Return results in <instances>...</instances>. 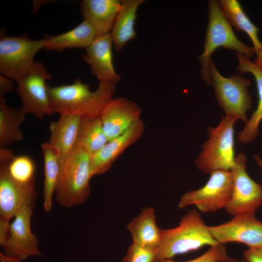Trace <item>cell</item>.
I'll return each mask as SVG.
<instances>
[{"instance_id":"cell-25","label":"cell","mask_w":262,"mask_h":262,"mask_svg":"<svg viewBox=\"0 0 262 262\" xmlns=\"http://www.w3.org/2000/svg\"><path fill=\"white\" fill-rule=\"evenodd\" d=\"M219 4L222 12L237 30L245 33L253 44L255 52L262 48V42L258 37L259 29L250 20L237 0H221Z\"/></svg>"},{"instance_id":"cell-17","label":"cell","mask_w":262,"mask_h":262,"mask_svg":"<svg viewBox=\"0 0 262 262\" xmlns=\"http://www.w3.org/2000/svg\"><path fill=\"white\" fill-rule=\"evenodd\" d=\"M121 5L118 0H83L81 8L84 20L99 35L110 33Z\"/></svg>"},{"instance_id":"cell-18","label":"cell","mask_w":262,"mask_h":262,"mask_svg":"<svg viewBox=\"0 0 262 262\" xmlns=\"http://www.w3.org/2000/svg\"><path fill=\"white\" fill-rule=\"evenodd\" d=\"M82 119L77 115L63 114L60 115L56 121L51 122L50 136L48 143L61 157L76 147Z\"/></svg>"},{"instance_id":"cell-22","label":"cell","mask_w":262,"mask_h":262,"mask_svg":"<svg viewBox=\"0 0 262 262\" xmlns=\"http://www.w3.org/2000/svg\"><path fill=\"white\" fill-rule=\"evenodd\" d=\"M98 36L94 27L84 20L72 29L46 37L45 49L62 51L69 48H87Z\"/></svg>"},{"instance_id":"cell-30","label":"cell","mask_w":262,"mask_h":262,"mask_svg":"<svg viewBox=\"0 0 262 262\" xmlns=\"http://www.w3.org/2000/svg\"><path fill=\"white\" fill-rule=\"evenodd\" d=\"M246 262H262V247L248 248L244 252Z\"/></svg>"},{"instance_id":"cell-26","label":"cell","mask_w":262,"mask_h":262,"mask_svg":"<svg viewBox=\"0 0 262 262\" xmlns=\"http://www.w3.org/2000/svg\"><path fill=\"white\" fill-rule=\"evenodd\" d=\"M108 142L99 118H82L76 147L82 148L93 156Z\"/></svg>"},{"instance_id":"cell-16","label":"cell","mask_w":262,"mask_h":262,"mask_svg":"<svg viewBox=\"0 0 262 262\" xmlns=\"http://www.w3.org/2000/svg\"><path fill=\"white\" fill-rule=\"evenodd\" d=\"M144 130V123L140 119L123 133L109 141L100 150L92 156V177L108 170L119 156L141 137Z\"/></svg>"},{"instance_id":"cell-32","label":"cell","mask_w":262,"mask_h":262,"mask_svg":"<svg viewBox=\"0 0 262 262\" xmlns=\"http://www.w3.org/2000/svg\"><path fill=\"white\" fill-rule=\"evenodd\" d=\"M10 220L0 218V246L8 239L10 234Z\"/></svg>"},{"instance_id":"cell-23","label":"cell","mask_w":262,"mask_h":262,"mask_svg":"<svg viewBox=\"0 0 262 262\" xmlns=\"http://www.w3.org/2000/svg\"><path fill=\"white\" fill-rule=\"evenodd\" d=\"M44 163L43 208L49 213L52 206V199L59 176L61 157L48 142L41 145Z\"/></svg>"},{"instance_id":"cell-8","label":"cell","mask_w":262,"mask_h":262,"mask_svg":"<svg viewBox=\"0 0 262 262\" xmlns=\"http://www.w3.org/2000/svg\"><path fill=\"white\" fill-rule=\"evenodd\" d=\"M15 156H0V218L10 221L25 209H33L37 197L35 180L21 183L9 175L7 164Z\"/></svg>"},{"instance_id":"cell-12","label":"cell","mask_w":262,"mask_h":262,"mask_svg":"<svg viewBox=\"0 0 262 262\" xmlns=\"http://www.w3.org/2000/svg\"><path fill=\"white\" fill-rule=\"evenodd\" d=\"M33 209L26 208L19 212L11 223L10 234L0 246L5 256L23 262L29 258L40 256L38 241L31 229Z\"/></svg>"},{"instance_id":"cell-9","label":"cell","mask_w":262,"mask_h":262,"mask_svg":"<svg viewBox=\"0 0 262 262\" xmlns=\"http://www.w3.org/2000/svg\"><path fill=\"white\" fill-rule=\"evenodd\" d=\"M233 180L230 171L219 170L210 173L202 187L185 193L178 207L182 209L195 205L202 213H213L226 208L231 197Z\"/></svg>"},{"instance_id":"cell-19","label":"cell","mask_w":262,"mask_h":262,"mask_svg":"<svg viewBox=\"0 0 262 262\" xmlns=\"http://www.w3.org/2000/svg\"><path fill=\"white\" fill-rule=\"evenodd\" d=\"M127 228L131 235L132 243L149 249L158 248L161 242L162 229L156 224L153 208L142 209Z\"/></svg>"},{"instance_id":"cell-21","label":"cell","mask_w":262,"mask_h":262,"mask_svg":"<svg viewBox=\"0 0 262 262\" xmlns=\"http://www.w3.org/2000/svg\"><path fill=\"white\" fill-rule=\"evenodd\" d=\"M143 0H122L118 13L110 33L116 51H120L126 44L136 36L135 23L136 12Z\"/></svg>"},{"instance_id":"cell-4","label":"cell","mask_w":262,"mask_h":262,"mask_svg":"<svg viewBox=\"0 0 262 262\" xmlns=\"http://www.w3.org/2000/svg\"><path fill=\"white\" fill-rule=\"evenodd\" d=\"M220 47L234 50L238 54L249 58L255 53L253 47L247 46L237 37L230 24L224 16L219 2L211 0L209 2V21L204 51L198 57L201 65L202 77L205 82L210 85H212L209 73L210 57Z\"/></svg>"},{"instance_id":"cell-5","label":"cell","mask_w":262,"mask_h":262,"mask_svg":"<svg viewBox=\"0 0 262 262\" xmlns=\"http://www.w3.org/2000/svg\"><path fill=\"white\" fill-rule=\"evenodd\" d=\"M237 119L222 117L215 128H208L209 139L196 160L198 169L203 173L222 170L230 171L235 164L234 125Z\"/></svg>"},{"instance_id":"cell-34","label":"cell","mask_w":262,"mask_h":262,"mask_svg":"<svg viewBox=\"0 0 262 262\" xmlns=\"http://www.w3.org/2000/svg\"><path fill=\"white\" fill-rule=\"evenodd\" d=\"M0 262H22L16 259L5 256L2 252L0 253Z\"/></svg>"},{"instance_id":"cell-13","label":"cell","mask_w":262,"mask_h":262,"mask_svg":"<svg viewBox=\"0 0 262 262\" xmlns=\"http://www.w3.org/2000/svg\"><path fill=\"white\" fill-rule=\"evenodd\" d=\"M213 238L219 244L237 242L249 248L262 247V221L255 214H245L233 216L229 221L209 227Z\"/></svg>"},{"instance_id":"cell-29","label":"cell","mask_w":262,"mask_h":262,"mask_svg":"<svg viewBox=\"0 0 262 262\" xmlns=\"http://www.w3.org/2000/svg\"><path fill=\"white\" fill-rule=\"evenodd\" d=\"M225 245L218 244L210 248L198 257L185 262H176L171 259L160 262H224L228 258Z\"/></svg>"},{"instance_id":"cell-15","label":"cell","mask_w":262,"mask_h":262,"mask_svg":"<svg viewBox=\"0 0 262 262\" xmlns=\"http://www.w3.org/2000/svg\"><path fill=\"white\" fill-rule=\"evenodd\" d=\"M113 40L110 33L98 35L86 48L82 58L90 66L91 73L99 81L116 83L120 80L113 62Z\"/></svg>"},{"instance_id":"cell-11","label":"cell","mask_w":262,"mask_h":262,"mask_svg":"<svg viewBox=\"0 0 262 262\" xmlns=\"http://www.w3.org/2000/svg\"><path fill=\"white\" fill-rule=\"evenodd\" d=\"M246 158L242 153L235 157V164L230 172L233 188L230 199L226 211L235 216L240 214H255L262 205V187L253 180L246 169Z\"/></svg>"},{"instance_id":"cell-31","label":"cell","mask_w":262,"mask_h":262,"mask_svg":"<svg viewBox=\"0 0 262 262\" xmlns=\"http://www.w3.org/2000/svg\"><path fill=\"white\" fill-rule=\"evenodd\" d=\"M13 80L3 75L0 76V98H4L6 92L12 91L15 88Z\"/></svg>"},{"instance_id":"cell-24","label":"cell","mask_w":262,"mask_h":262,"mask_svg":"<svg viewBox=\"0 0 262 262\" xmlns=\"http://www.w3.org/2000/svg\"><path fill=\"white\" fill-rule=\"evenodd\" d=\"M6 102L4 98H0V147H5L23 138L20 127L26 113L21 108L9 107Z\"/></svg>"},{"instance_id":"cell-36","label":"cell","mask_w":262,"mask_h":262,"mask_svg":"<svg viewBox=\"0 0 262 262\" xmlns=\"http://www.w3.org/2000/svg\"><path fill=\"white\" fill-rule=\"evenodd\" d=\"M224 262H246L244 259L241 260H238V259L228 257L227 259Z\"/></svg>"},{"instance_id":"cell-20","label":"cell","mask_w":262,"mask_h":262,"mask_svg":"<svg viewBox=\"0 0 262 262\" xmlns=\"http://www.w3.org/2000/svg\"><path fill=\"white\" fill-rule=\"evenodd\" d=\"M237 56L239 62L237 70L242 74L250 73L253 75L258 93L257 107L238 136L239 142L246 143L257 137L258 128L262 120V70L251 62L249 57L240 54H237Z\"/></svg>"},{"instance_id":"cell-28","label":"cell","mask_w":262,"mask_h":262,"mask_svg":"<svg viewBox=\"0 0 262 262\" xmlns=\"http://www.w3.org/2000/svg\"><path fill=\"white\" fill-rule=\"evenodd\" d=\"M156 251L132 243L122 258V262H154Z\"/></svg>"},{"instance_id":"cell-7","label":"cell","mask_w":262,"mask_h":262,"mask_svg":"<svg viewBox=\"0 0 262 262\" xmlns=\"http://www.w3.org/2000/svg\"><path fill=\"white\" fill-rule=\"evenodd\" d=\"M209 73L217 99L226 116L246 123V112L252 108L251 98L247 91L250 81L237 75L223 77L212 59L209 65Z\"/></svg>"},{"instance_id":"cell-33","label":"cell","mask_w":262,"mask_h":262,"mask_svg":"<svg viewBox=\"0 0 262 262\" xmlns=\"http://www.w3.org/2000/svg\"><path fill=\"white\" fill-rule=\"evenodd\" d=\"M256 58L254 61V64L262 70V48L255 52Z\"/></svg>"},{"instance_id":"cell-6","label":"cell","mask_w":262,"mask_h":262,"mask_svg":"<svg viewBox=\"0 0 262 262\" xmlns=\"http://www.w3.org/2000/svg\"><path fill=\"white\" fill-rule=\"evenodd\" d=\"M46 38L31 39L26 34L20 36H2L0 39L1 75L17 82L33 66L37 52L45 49Z\"/></svg>"},{"instance_id":"cell-10","label":"cell","mask_w":262,"mask_h":262,"mask_svg":"<svg viewBox=\"0 0 262 262\" xmlns=\"http://www.w3.org/2000/svg\"><path fill=\"white\" fill-rule=\"evenodd\" d=\"M50 75L41 62H35L28 73L17 82L16 92L22 101L21 107L39 119L54 113L51 108L47 81Z\"/></svg>"},{"instance_id":"cell-2","label":"cell","mask_w":262,"mask_h":262,"mask_svg":"<svg viewBox=\"0 0 262 262\" xmlns=\"http://www.w3.org/2000/svg\"><path fill=\"white\" fill-rule=\"evenodd\" d=\"M218 243L212 236L196 210L189 211L178 227L162 229L161 242L157 249L154 262L171 259L175 256Z\"/></svg>"},{"instance_id":"cell-3","label":"cell","mask_w":262,"mask_h":262,"mask_svg":"<svg viewBox=\"0 0 262 262\" xmlns=\"http://www.w3.org/2000/svg\"><path fill=\"white\" fill-rule=\"evenodd\" d=\"M92 177L91 156L85 150L75 147L61 157L54 193L57 203L65 208L84 203L90 194L89 181Z\"/></svg>"},{"instance_id":"cell-35","label":"cell","mask_w":262,"mask_h":262,"mask_svg":"<svg viewBox=\"0 0 262 262\" xmlns=\"http://www.w3.org/2000/svg\"><path fill=\"white\" fill-rule=\"evenodd\" d=\"M254 159L255 160V162L258 165V166L261 168L262 172V159H261L258 155H254Z\"/></svg>"},{"instance_id":"cell-27","label":"cell","mask_w":262,"mask_h":262,"mask_svg":"<svg viewBox=\"0 0 262 262\" xmlns=\"http://www.w3.org/2000/svg\"><path fill=\"white\" fill-rule=\"evenodd\" d=\"M7 169L10 176L18 182L26 183L35 180V164L29 156H15L8 162Z\"/></svg>"},{"instance_id":"cell-14","label":"cell","mask_w":262,"mask_h":262,"mask_svg":"<svg viewBox=\"0 0 262 262\" xmlns=\"http://www.w3.org/2000/svg\"><path fill=\"white\" fill-rule=\"evenodd\" d=\"M141 112L135 103L125 98H112L98 116L108 141L123 133L139 120Z\"/></svg>"},{"instance_id":"cell-1","label":"cell","mask_w":262,"mask_h":262,"mask_svg":"<svg viewBox=\"0 0 262 262\" xmlns=\"http://www.w3.org/2000/svg\"><path fill=\"white\" fill-rule=\"evenodd\" d=\"M115 83L99 81L97 90L92 92L89 85L79 79L69 84L49 86L51 108L60 115L70 114L82 118H95L113 98Z\"/></svg>"}]
</instances>
